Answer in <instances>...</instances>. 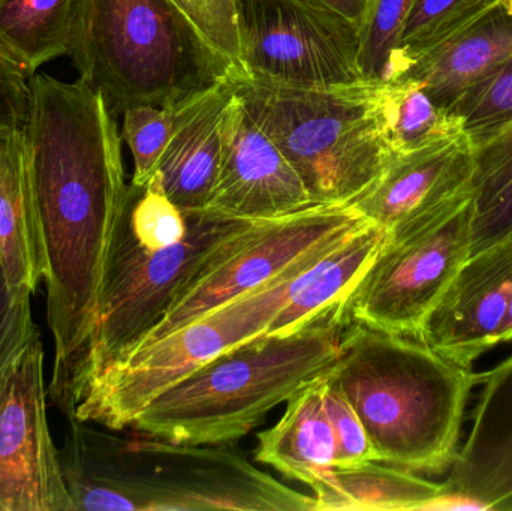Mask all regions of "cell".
<instances>
[{
	"label": "cell",
	"mask_w": 512,
	"mask_h": 511,
	"mask_svg": "<svg viewBox=\"0 0 512 511\" xmlns=\"http://www.w3.org/2000/svg\"><path fill=\"white\" fill-rule=\"evenodd\" d=\"M44 246L54 341L48 399L74 417L105 257L128 194L122 135L101 93L78 78L29 77L23 128Z\"/></svg>",
	"instance_id": "obj_1"
},
{
	"label": "cell",
	"mask_w": 512,
	"mask_h": 511,
	"mask_svg": "<svg viewBox=\"0 0 512 511\" xmlns=\"http://www.w3.org/2000/svg\"><path fill=\"white\" fill-rule=\"evenodd\" d=\"M141 435V434H140ZM74 511H313L312 495L256 468L227 444L116 437L69 417L59 449Z\"/></svg>",
	"instance_id": "obj_2"
},
{
	"label": "cell",
	"mask_w": 512,
	"mask_h": 511,
	"mask_svg": "<svg viewBox=\"0 0 512 511\" xmlns=\"http://www.w3.org/2000/svg\"><path fill=\"white\" fill-rule=\"evenodd\" d=\"M360 417L376 461L418 473H444L457 455L474 374L396 333L348 324L330 369Z\"/></svg>",
	"instance_id": "obj_3"
},
{
	"label": "cell",
	"mask_w": 512,
	"mask_h": 511,
	"mask_svg": "<svg viewBox=\"0 0 512 511\" xmlns=\"http://www.w3.org/2000/svg\"><path fill=\"white\" fill-rule=\"evenodd\" d=\"M342 302L291 335L259 336L213 357L156 396L131 428L195 446L240 440L333 368L349 324Z\"/></svg>",
	"instance_id": "obj_4"
},
{
	"label": "cell",
	"mask_w": 512,
	"mask_h": 511,
	"mask_svg": "<svg viewBox=\"0 0 512 511\" xmlns=\"http://www.w3.org/2000/svg\"><path fill=\"white\" fill-rule=\"evenodd\" d=\"M68 57L114 117L174 108L245 74L174 0H77Z\"/></svg>",
	"instance_id": "obj_5"
},
{
	"label": "cell",
	"mask_w": 512,
	"mask_h": 511,
	"mask_svg": "<svg viewBox=\"0 0 512 511\" xmlns=\"http://www.w3.org/2000/svg\"><path fill=\"white\" fill-rule=\"evenodd\" d=\"M379 81L301 84L240 75L236 92L318 206H351L393 159L382 131Z\"/></svg>",
	"instance_id": "obj_6"
},
{
	"label": "cell",
	"mask_w": 512,
	"mask_h": 511,
	"mask_svg": "<svg viewBox=\"0 0 512 511\" xmlns=\"http://www.w3.org/2000/svg\"><path fill=\"white\" fill-rule=\"evenodd\" d=\"M186 216L189 230L182 242L152 249L134 236L120 213L105 257L77 396L92 375L132 353L180 293L254 222L209 212Z\"/></svg>",
	"instance_id": "obj_7"
},
{
	"label": "cell",
	"mask_w": 512,
	"mask_h": 511,
	"mask_svg": "<svg viewBox=\"0 0 512 511\" xmlns=\"http://www.w3.org/2000/svg\"><path fill=\"white\" fill-rule=\"evenodd\" d=\"M297 275L239 297L105 366L81 387L75 419L111 431L131 428L156 396L213 357L264 336L285 302L289 282Z\"/></svg>",
	"instance_id": "obj_8"
},
{
	"label": "cell",
	"mask_w": 512,
	"mask_h": 511,
	"mask_svg": "<svg viewBox=\"0 0 512 511\" xmlns=\"http://www.w3.org/2000/svg\"><path fill=\"white\" fill-rule=\"evenodd\" d=\"M472 189L387 231L342 302L349 324L417 339L427 315L471 257Z\"/></svg>",
	"instance_id": "obj_9"
},
{
	"label": "cell",
	"mask_w": 512,
	"mask_h": 511,
	"mask_svg": "<svg viewBox=\"0 0 512 511\" xmlns=\"http://www.w3.org/2000/svg\"><path fill=\"white\" fill-rule=\"evenodd\" d=\"M366 222L352 206L318 204L280 218L252 222L180 293L135 350L277 279L301 272Z\"/></svg>",
	"instance_id": "obj_10"
},
{
	"label": "cell",
	"mask_w": 512,
	"mask_h": 511,
	"mask_svg": "<svg viewBox=\"0 0 512 511\" xmlns=\"http://www.w3.org/2000/svg\"><path fill=\"white\" fill-rule=\"evenodd\" d=\"M240 66L251 77L301 84L363 81L360 26L304 0H236Z\"/></svg>",
	"instance_id": "obj_11"
},
{
	"label": "cell",
	"mask_w": 512,
	"mask_h": 511,
	"mask_svg": "<svg viewBox=\"0 0 512 511\" xmlns=\"http://www.w3.org/2000/svg\"><path fill=\"white\" fill-rule=\"evenodd\" d=\"M47 398L38 335L0 387V511H74L48 426Z\"/></svg>",
	"instance_id": "obj_12"
},
{
	"label": "cell",
	"mask_w": 512,
	"mask_h": 511,
	"mask_svg": "<svg viewBox=\"0 0 512 511\" xmlns=\"http://www.w3.org/2000/svg\"><path fill=\"white\" fill-rule=\"evenodd\" d=\"M512 297V234L471 255L424 320L417 341L465 369L501 344Z\"/></svg>",
	"instance_id": "obj_13"
},
{
	"label": "cell",
	"mask_w": 512,
	"mask_h": 511,
	"mask_svg": "<svg viewBox=\"0 0 512 511\" xmlns=\"http://www.w3.org/2000/svg\"><path fill=\"white\" fill-rule=\"evenodd\" d=\"M313 206L306 186L234 96L224 129L218 179L204 212L267 221Z\"/></svg>",
	"instance_id": "obj_14"
},
{
	"label": "cell",
	"mask_w": 512,
	"mask_h": 511,
	"mask_svg": "<svg viewBox=\"0 0 512 511\" xmlns=\"http://www.w3.org/2000/svg\"><path fill=\"white\" fill-rule=\"evenodd\" d=\"M483 383L471 434L442 483L445 509L512 510V356Z\"/></svg>",
	"instance_id": "obj_15"
},
{
	"label": "cell",
	"mask_w": 512,
	"mask_h": 511,
	"mask_svg": "<svg viewBox=\"0 0 512 511\" xmlns=\"http://www.w3.org/2000/svg\"><path fill=\"white\" fill-rule=\"evenodd\" d=\"M474 147L468 132L394 155L378 182L351 204L364 219L394 230L471 189Z\"/></svg>",
	"instance_id": "obj_16"
},
{
	"label": "cell",
	"mask_w": 512,
	"mask_h": 511,
	"mask_svg": "<svg viewBox=\"0 0 512 511\" xmlns=\"http://www.w3.org/2000/svg\"><path fill=\"white\" fill-rule=\"evenodd\" d=\"M236 78L174 108L173 132L155 174L171 203L185 215L204 212L215 188Z\"/></svg>",
	"instance_id": "obj_17"
},
{
	"label": "cell",
	"mask_w": 512,
	"mask_h": 511,
	"mask_svg": "<svg viewBox=\"0 0 512 511\" xmlns=\"http://www.w3.org/2000/svg\"><path fill=\"white\" fill-rule=\"evenodd\" d=\"M512 54V15L501 5L453 38L399 63L390 78L417 81L439 107L451 105Z\"/></svg>",
	"instance_id": "obj_18"
},
{
	"label": "cell",
	"mask_w": 512,
	"mask_h": 511,
	"mask_svg": "<svg viewBox=\"0 0 512 511\" xmlns=\"http://www.w3.org/2000/svg\"><path fill=\"white\" fill-rule=\"evenodd\" d=\"M21 128L0 126V269L9 291L17 297L36 293L45 272Z\"/></svg>",
	"instance_id": "obj_19"
},
{
	"label": "cell",
	"mask_w": 512,
	"mask_h": 511,
	"mask_svg": "<svg viewBox=\"0 0 512 511\" xmlns=\"http://www.w3.org/2000/svg\"><path fill=\"white\" fill-rule=\"evenodd\" d=\"M385 237L384 228L367 221L301 270L289 282L285 302L264 336L298 332L345 300L369 269Z\"/></svg>",
	"instance_id": "obj_20"
},
{
	"label": "cell",
	"mask_w": 512,
	"mask_h": 511,
	"mask_svg": "<svg viewBox=\"0 0 512 511\" xmlns=\"http://www.w3.org/2000/svg\"><path fill=\"white\" fill-rule=\"evenodd\" d=\"M324 375L286 402L282 419L259 432L255 449L259 464L307 486L336 468L337 444L325 410Z\"/></svg>",
	"instance_id": "obj_21"
},
{
	"label": "cell",
	"mask_w": 512,
	"mask_h": 511,
	"mask_svg": "<svg viewBox=\"0 0 512 511\" xmlns=\"http://www.w3.org/2000/svg\"><path fill=\"white\" fill-rule=\"evenodd\" d=\"M313 511L436 510L444 485L414 476V471L372 461L331 468L309 486Z\"/></svg>",
	"instance_id": "obj_22"
},
{
	"label": "cell",
	"mask_w": 512,
	"mask_h": 511,
	"mask_svg": "<svg viewBox=\"0 0 512 511\" xmlns=\"http://www.w3.org/2000/svg\"><path fill=\"white\" fill-rule=\"evenodd\" d=\"M474 147L471 255L512 234V119L469 135Z\"/></svg>",
	"instance_id": "obj_23"
},
{
	"label": "cell",
	"mask_w": 512,
	"mask_h": 511,
	"mask_svg": "<svg viewBox=\"0 0 512 511\" xmlns=\"http://www.w3.org/2000/svg\"><path fill=\"white\" fill-rule=\"evenodd\" d=\"M77 0H0V48L32 77L68 56Z\"/></svg>",
	"instance_id": "obj_24"
},
{
	"label": "cell",
	"mask_w": 512,
	"mask_h": 511,
	"mask_svg": "<svg viewBox=\"0 0 512 511\" xmlns=\"http://www.w3.org/2000/svg\"><path fill=\"white\" fill-rule=\"evenodd\" d=\"M378 108L385 140L394 155L415 152L465 132L459 117L439 107L417 81H379Z\"/></svg>",
	"instance_id": "obj_25"
},
{
	"label": "cell",
	"mask_w": 512,
	"mask_h": 511,
	"mask_svg": "<svg viewBox=\"0 0 512 511\" xmlns=\"http://www.w3.org/2000/svg\"><path fill=\"white\" fill-rule=\"evenodd\" d=\"M501 3L502 0H415L391 62L390 74L399 63L453 38Z\"/></svg>",
	"instance_id": "obj_26"
},
{
	"label": "cell",
	"mask_w": 512,
	"mask_h": 511,
	"mask_svg": "<svg viewBox=\"0 0 512 511\" xmlns=\"http://www.w3.org/2000/svg\"><path fill=\"white\" fill-rule=\"evenodd\" d=\"M414 3L415 0H367L358 47V66L364 80H387Z\"/></svg>",
	"instance_id": "obj_27"
},
{
	"label": "cell",
	"mask_w": 512,
	"mask_h": 511,
	"mask_svg": "<svg viewBox=\"0 0 512 511\" xmlns=\"http://www.w3.org/2000/svg\"><path fill=\"white\" fill-rule=\"evenodd\" d=\"M174 108L137 105L123 113L122 138L134 159L132 185L144 186L155 174L173 132Z\"/></svg>",
	"instance_id": "obj_28"
},
{
	"label": "cell",
	"mask_w": 512,
	"mask_h": 511,
	"mask_svg": "<svg viewBox=\"0 0 512 511\" xmlns=\"http://www.w3.org/2000/svg\"><path fill=\"white\" fill-rule=\"evenodd\" d=\"M450 111L459 117L468 135L489 131L512 119V54L469 87Z\"/></svg>",
	"instance_id": "obj_29"
},
{
	"label": "cell",
	"mask_w": 512,
	"mask_h": 511,
	"mask_svg": "<svg viewBox=\"0 0 512 511\" xmlns=\"http://www.w3.org/2000/svg\"><path fill=\"white\" fill-rule=\"evenodd\" d=\"M324 404L337 444L336 468L357 467L376 461L372 444L360 417L343 395L330 371L324 375Z\"/></svg>",
	"instance_id": "obj_30"
},
{
	"label": "cell",
	"mask_w": 512,
	"mask_h": 511,
	"mask_svg": "<svg viewBox=\"0 0 512 511\" xmlns=\"http://www.w3.org/2000/svg\"><path fill=\"white\" fill-rule=\"evenodd\" d=\"M30 297L14 296L0 269V387L21 351L39 335L32 317Z\"/></svg>",
	"instance_id": "obj_31"
},
{
	"label": "cell",
	"mask_w": 512,
	"mask_h": 511,
	"mask_svg": "<svg viewBox=\"0 0 512 511\" xmlns=\"http://www.w3.org/2000/svg\"><path fill=\"white\" fill-rule=\"evenodd\" d=\"M204 38L240 66L236 0H174ZM242 68V66H240Z\"/></svg>",
	"instance_id": "obj_32"
},
{
	"label": "cell",
	"mask_w": 512,
	"mask_h": 511,
	"mask_svg": "<svg viewBox=\"0 0 512 511\" xmlns=\"http://www.w3.org/2000/svg\"><path fill=\"white\" fill-rule=\"evenodd\" d=\"M29 102V78L0 48V126L21 128Z\"/></svg>",
	"instance_id": "obj_33"
},
{
	"label": "cell",
	"mask_w": 512,
	"mask_h": 511,
	"mask_svg": "<svg viewBox=\"0 0 512 511\" xmlns=\"http://www.w3.org/2000/svg\"><path fill=\"white\" fill-rule=\"evenodd\" d=\"M304 2L334 12L357 26H361L363 23L367 6V0H304Z\"/></svg>",
	"instance_id": "obj_34"
},
{
	"label": "cell",
	"mask_w": 512,
	"mask_h": 511,
	"mask_svg": "<svg viewBox=\"0 0 512 511\" xmlns=\"http://www.w3.org/2000/svg\"><path fill=\"white\" fill-rule=\"evenodd\" d=\"M507 342H512V297L501 332V344H507Z\"/></svg>",
	"instance_id": "obj_35"
},
{
	"label": "cell",
	"mask_w": 512,
	"mask_h": 511,
	"mask_svg": "<svg viewBox=\"0 0 512 511\" xmlns=\"http://www.w3.org/2000/svg\"><path fill=\"white\" fill-rule=\"evenodd\" d=\"M502 6L512 15V0H502Z\"/></svg>",
	"instance_id": "obj_36"
}]
</instances>
